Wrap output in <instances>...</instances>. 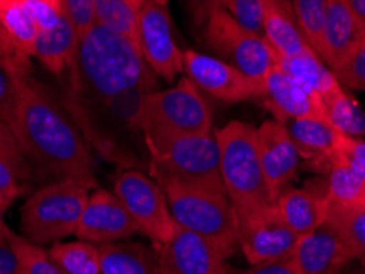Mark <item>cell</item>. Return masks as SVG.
Returning <instances> with one entry per match:
<instances>
[{
    "mask_svg": "<svg viewBox=\"0 0 365 274\" xmlns=\"http://www.w3.org/2000/svg\"><path fill=\"white\" fill-rule=\"evenodd\" d=\"M29 76H20L12 69L0 64V122L15 133L19 120L21 99V80Z\"/></svg>",
    "mask_w": 365,
    "mask_h": 274,
    "instance_id": "obj_33",
    "label": "cell"
},
{
    "mask_svg": "<svg viewBox=\"0 0 365 274\" xmlns=\"http://www.w3.org/2000/svg\"><path fill=\"white\" fill-rule=\"evenodd\" d=\"M71 74L74 88L102 105L132 90H158V76L145 63L135 43L98 21L79 40Z\"/></svg>",
    "mask_w": 365,
    "mask_h": 274,
    "instance_id": "obj_2",
    "label": "cell"
},
{
    "mask_svg": "<svg viewBox=\"0 0 365 274\" xmlns=\"http://www.w3.org/2000/svg\"><path fill=\"white\" fill-rule=\"evenodd\" d=\"M221 176L237 220L275 204L262 168L257 128L234 120L216 132Z\"/></svg>",
    "mask_w": 365,
    "mask_h": 274,
    "instance_id": "obj_4",
    "label": "cell"
},
{
    "mask_svg": "<svg viewBox=\"0 0 365 274\" xmlns=\"http://www.w3.org/2000/svg\"><path fill=\"white\" fill-rule=\"evenodd\" d=\"M176 225L202 236L224 258L239 248L237 214L227 194L160 182Z\"/></svg>",
    "mask_w": 365,
    "mask_h": 274,
    "instance_id": "obj_5",
    "label": "cell"
},
{
    "mask_svg": "<svg viewBox=\"0 0 365 274\" xmlns=\"http://www.w3.org/2000/svg\"><path fill=\"white\" fill-rule=\"evenodd\" d=\"M0 64L12 69L14 73L20 74V76H30V58L24 55V53L14 45V41L9 38V35L5 33L2 26H0Z\"/></svg>",
    "mask_w": 365,
    "mask_h": 274,
    "instance_id": "obj_39",
    "label": "cell"
},
{
    "mask_svg": "<svg viewBox=\"0 0 365 274\" xmlns=\"http://www.w3.org/2000/svg\"><path fill=\"white\" fill-rule=\"evenodd\" d=\"M15 138L25 157L34 158L60 179H71L96 189L93 159L61 107L29 78L21 80V99Z\"/></svg>",
    "mask_w": 365,
    "mask_h": 274,
    "instance_id": "obj_1",
    "label": "cell"
},
{
    "mask_svg": "<svg viewBox=\"0 0 365 274\" xmlns=\"http://www.w3.org/2000/svg\"><path fill=\"white\" fill-rule=\"evenodd\" d=\"M264 38L278 56L313 51L299 28L292 0H264Z\"/></svg>",
    "mask_w": 365,
    "mask_h": 274,
    "instance_id": "obj_21",
    "label": "cell"
},
{
    "mask_svg": "<svg viewBox=\"0 0 365 274\" xmlns=\"http://www.w3.org/2000/svg\"><path fill=\"white\" fill-rule=\"evenodd\" d=\"M101 271L104 274H160L158 248L142 243H102Z\"/></svg>",
    "mask_w": 365,
    "mask_h": 274,
    "instance_id": "obj_24",
    "label": "cell"
},
{
    "mask_svg": "<svg viewBox=\"0 0 365 274\" xmlns=\"http://www.w3.org/2000/svg\"><path fill=\"white\" fill-rule=\"evenodd\" d=\"M89 191L71 179H60L36 191L21 207V230L26 238L45 245L76 233Z\"/></svg>",
    "mask_w": 365,
    "mask_h": 274,
    "instance_id": "obj_7",
    "label": "cell"
},
{
    "mask_svg": "<svg viewBox=\"0 0 365 274\" xmlns=\"http://www.w3.org/2000/svg\"><path fill=\"white\" fill-rule=\"evenodd\" d=\"M0 26L24 55H35L40 30L20 0H0Z\"/></svg>",
    "mask_w": 365,
    "mask_h": 274,
    "instance_id": "obj_27",
    "label": "cell"
},
{
    "mask_svg": "<svg viewBox=\"0 0 365 274\" xmlns=\"http://www.w3.org/2000/svg\"><path fill=\"white\" fill-rule=\"evenodd\" d=\"M96 0H61L64 15L71 21L79 40L93 28L96 23L94 15Z\"/></svg>",
    "mask_w": 365,
    "mask_h": 274,
    "instance_id": "obj_37",
    "label": "cell"
},
{
    "mask_svg": "<svg viewBox=\"0 0 365 274\" xmlns=\"http://www.w3.org/2000/svg\"><path fill=\"white\" fill-rule=\"evenodd\" d=\"M114 194L135 220L140 232L160 248L176 227L165 191L152 177L138 171H123L115 179Z\"/></svg>",
    "mask_w": 365,
    "mask_h": 274,
    "instance_id": "obj_9",
    "label": "cell"
},
{
    "mask_svg": "<svg viewBox=\"0 0 365 274\" xmlns=\"http://www.w3.org/2000/svg\"><path fill=\"white\" fill-rule=\"evenodd\" d=\"M334 76L342 88L351 90H365V33L354 46L351 55L337 68Z\"/></svg>",
    "mask_w": 365,
    "mask_h": 274,
    "instance_id": "obj_34",
    "label": "cell"
},
{
    "mask_svg": "<svg viewBox=\"0 0 365 274\" xmlns=\"http://www.w3.org/2000/svg\"><path fill=\"white\" fill-rule=\"evenodd\" d=\"M326 222L339 230L352 251L354 260L365 268V207L359 211H342L329 206Z\"/></svg>",
    "mask_w": 365,
    "mask_h": 274,
    "instance_id": "obj_32",
    "label": "cell"
},
{
    "mask_svg": "<svg viewBox=\"0 0 365 274\" xmlns=\"http://www.w3.org/2000/svg\"><path fill=\"white\" fill-rule=\"evenodd\" d=\"M326 197L331 207L359 211L365 207V182L337 149L326 173Z\"/></svg>",
    "mask_w": 365,
    "mask_h": 274,
    "instance_id": "obj_25",
    "label": "cell"
},
{
    "mask_svg": "<svg viewBox=\"0 0 365 274\" xmlns=\"http://www.w3.org/2000/svg\"><path fill=\"white\" fill-rule=\"evenodd\" d=\"M140 232L135 220L123 207L114 192L96 189L89 194L76 230L78 238L94 245L114 243V241L132 238Z\"/></svg>",
    "mask_w": 365,
    "mask_h": 274,
    "instance_id": "obj_14",
    "label": "cell"
},
{
    "mask_svg": "<svg viewBox=\"0 0 365 274\" xmlns=\"http://www.w3.org/2000/svg\"><path fill=\"white\" fill-rule=\"evenodd\" d=\"M79 36L66 15H63L58 25L51 30L40 31L35 45V55L38 61L53 74L73 71L76 64Z\"/></svg>",
    "mask_w": 365,
    "mask_h": 274,
    "instance_id": "obj_22",
    "label": "cell"
},
{
    "mask_svg": "<svg viewBox=\"0 0 365 274\" xmlns=\"http://www.w3.org/2000/svg\"><path fill=\"white\" fill-rule=\"evenodd\" d=\"M0 157L5 158L10 164L14 166L21 179H25L29 174V168H26L25 153L21 149L20 143L12 133V130L7 125L0 122Z\"/></svg>",
    "mask_w": 365,
    "mask_h": 274,
    "instance_id": "obj_38",
    "label": "cell"
},
{
    "mask_svg": "<svg viewBox=\"0 0 365 274\" xmlns=\"http://www.w3.org/2000/svg\"><path fill=\"white\" fill-rule=\"evenodd\" d=\"M21 177L7 159L0 157V209L5 212L21 194Z\"/></svg>",
    "mask_w": 365,
    "mask_h": 274,
    "instance_id": "obj_40",
    "label": "cell"
},
{
    "mask_svg": "<svg viewBox=\"0 0 365 274\" xmlns=\"http://www.w3.org/2000/svg\"><path fill=\"white\" fill-rule=\"evenodd\" d=\"M96 21L138 46V12L127 0H96Z\"/></svg>",
    "mask_w": 365,
    "mask_h": 274,
    "instance_id": "obj_29",
    "label": "cell"
},
{
    "mask_svg": "<svg viewBox=\"0 0 365 274\" xmlns=\"http://www.w3.org/2000/svg\"><path fill=\"white\" fill-rule=\"evenodd\" d=\"M264 104L275 120L287 123L298 118H323L324 109L319 99L311 95L292 78H288L280 68L275 66L264 78Z\"/></svg>",
    "mask_w": 365,
    "mask_h": 274,
    "instance_id": "obj_17",
    "label": "cell"
},
{
    "mask_svg": "<svg viewBox=\"0 0 365 274\" xmlns=\"http://www.w3.org/2000/svg\"><path fill=\"white\" fill-rule=\"evenodd\" d=\"M294 15L306 41L324 61V23L327 0H292Z\"/></svg>",
    "mask_w": 365,
    "mask_h": 274,
    "instance_id": "obj_30",
    "label": "cell"
},
{
    "mask_svg": "<svg viewBox=\"0 0 365 274\" xmlns=\"http://www.w3.org/2000/svg\"><path fill=\"white\" fill-rule=\"evenodd\" d=\"M155 2L162 4V5H168V0H155Z\"/></svg>",
    "mask_w": 365,
    "mask_h": 274,
    "instance_id": "obj_49",
    "label": "cell"
},
{
    "mask_svg": "<svg viewBox=\"0 0 365 274\" xmlns=\"http://www.w3.org/2000/svg\"><path fill=\"white\" fill-rule=\"evenodd\" d=\"M182 73L197 89L222 100L240 104L264 98V79L249 78L232 64L202 53L182 51Z\"/></svg>",
    "mask_w": 365,
    "mask_h": 274,
    "instance_id": "obj_10",
    "label": "cell"
},
{
    "mask_svg": "<svg viewBox=\"0 0 365 274\" xmlns=\"http://www.w3.org/2000/svg\"><path fill=\"white\" fill-rule=\"evenodd\" d=\"M138 50L148 68L166 83L182 73V51L175 41L166 5L145 0L138 10Z\"/></svg>",
    "mask_w": 365,
    "mask_h": 274,
    "instance_id": "obj_11",
    "label": "cell"
},
{
    "mask_svg": "<svg viewBox=\"0 0 365 274\" xmlns=\"http://www.w3.org/2000/svg\"><path fill=\"white\" fill-rule=\"evenodd\" d=\"M239 248L250 265L284 260L293 255L298 236L282 218L275 204L237 220Z\"/></svg>",
    "mask_w": 365,
    "mask_h": 274,
    "instance_id": "obj_12",
    "label": "cell"
},
{
    "mask_svg": "<svg viewBox=\"0 0 365 274\" xmlns=\"http://www.w3.org/2000/svg\"><path fill=\"white\" fill-rule=\"evenodd\" d=\"M12 232L4 222V211L0 209V246H9V238Z\"/></svg>",
    "mask_w": 365,
    "mask_h": 274,
    "instance_id": "obj_46",
    "label": "cell"
},
{
    "mask_svg": "<svg viewBox=\"0 0 365 274\" xmlns=\"http://www.w3.org/2000/svg\"><path fill=\"white\" fill-rule=\"evenodd\" d=\"M347 4L352 9V12L357 15L359 20L365 25V0H347Z\"/></svg>",
    "mask_w": 365,
    "mask_h": 274,
    "instance_id": "obj_45",
    "label": "cell"
},
{
    "mask_svg": "<svg viewBox=\"0 0 365 274\" xmlns=\"http://www.w3.org/2000/svg\"><path fill=\"white\" fill-rule=\"evenodd\" d=\"M150 153V174L158 182L225 194L219 144L207 135H143Z\"/></svg>",
    "mask_w": 365,
    "mask_h": 274,
    "instance_id": "obj_3",
    "label": "cell"
},
{
    "mask_svg": "<svg viewBox=\"0 0 365 274\" xmlns=\"http://www.w3.org/2000/svg\"><path fill=\"white\" fill-rule=\"evenodd\" d=\"M292 260L298 274H342L356 261L344 236L329 222L299 236Z\"/></svg>",
    "mask_w": 365,
    "mask_h": 274,
    "instance_id": "obj_15",
    "label": "cell"
},
{
    "mask_svg": "<svg viewBox=\"0 0 365 274\" xmlns=\"http://www.w3.org/2000/svg\"><path fill=\"white\" fill-rule=\"evenodd\" d=\"M275 206L282 218L297 233L298 238L319 228L326 222L327 212H329L326 189L323 192H316L287 187L278 196Z\"/></svg>",
    "mask_w": 365,
    "mask_h": 274,
    "instance_id": "obj_20",
    "label": "cell"
},
{
    "mask_svg": "<svg viewBox=\"0 0 365 274\" xmlns=\"http://www.w3.org/2000/svg\"><path fill=\"white\" fill-rule=\"evenodd\" d=\"M38 30H51L64 15L61 0H20Z\"/></svg>",
    "mask_w": 365,
    "mask_h": 274,
    "instance_id": "obj_36",
    "label": "cell"
},
{
    "mask_svg": "<svg viewBox=\"0 0 365 274\" xmlns=\"http://www.w3.org/2000/svg\"><path fill=\"white\" fill-rule=\"evenodd\" d=\"M326 122L342 135L365 139V112L359 102L341 88L323 99Z\"/></svg>",
    "mask_w": 365,
    "mask_h": 274,
    "instance_id": "obj_26",
    "label": "cell"
},
{
    "mask_svg": "<svg viewBox=\"0 0 365 274\" xmlns=\"http://www.w3.org/2000/svg\"><path fill=\"white\" fill-rule=\"evenodd\" d=\"M230 274H298L297 268H294V263L292 256L284 258V260H277V261H267V263H259V265H252V268L244 271H234Z\"/></svg>",
    "mask_w": 365,
    "mask_h": 274,
    "instance_id": "obj_42",
    "label": "cell"
},
{
    "mask_svg": "<svg viewBox=\"0 0 365 274\" xmlns=\"http://www.w3.org/2000/svg\"><path fill=\"white\" fill-rule=\"evenodd\" d=\"M0 274H17V260L10 246H0Z\"/></svg>",
    "mask_w": 365,
    "mask_h": 274,
    "instance_id": "obj_44",
    "label": "cell"
},
{
    "mask_svg": "<svg viewBox=\"0 0 365 274\" xmlns=\"http://www.w3.org/2000/svg\"><path fill=\"white\" fill-rule=\"evenodd\" d=\"M101 274H104V273H101Z\"/></svg>",
    "mask_w": 365,
    "mask_h": 274,
    "instance_id": "obj_50",
    "label": "cell"
},
{
    "mask_svg": "<svg viewBox=\"0 0 365 274\" xmlns=\"http://www.w3.org/2000/svg\"><path fill=\"white\" fill-rule=\"evenodd\" d=\"M225 0H186L191 17L197 26L206 25L209 17L219 9H224Z\"/></svg>",
    "mask_w": 365,
    "mask_h": 274,
    "instance_id": "obj_43",
    "label": "cell"
},
{
    "mask_svg": "<svg viewBox=\"0 0 365 274\" xmlns=\"http://www.w3.org/2000/svg\"><path fill=\"white\" fill-rule=\"evenodd\" d=\"M364 33L365 25L352 12L347 0H327L324 23V63L332 74L351 55L354 46L361 41Z\"/></svg>",
    "mask_w": 365,
    "mask_h": 274,
    "instance_id": "obj_19",
    "label": "cell"
},
{
    "mask_svg": "<svg viewBox=\"0 0 365 274\" xmlns=\"http://www.w3.org/2000/svg\"><path fill=\"white\" fill-rule=\"evenodd\" d=\"M337 149L344 154L349 164L365 182V139L339 133L337 135Z\"/></svg>",
    "mask_w": 365,
    "mask_h": 274,
    "instance_id": "obj_41",
    "label": "cell"
},
{
    "mask_svg": "<svg viewBox=\"0 0 365 274\" xmlns=\"http://www.w3.org/2000/svg\"><path fill=\"white\" fill-rule=\"evenodd\" d=\"M160 274H230L216 246L202 236L176 225L173 233L158 248Z\"/></svg>",
    "mask_w": 365,
    "mask_h": 274,
    "instance_id": "obj_13",
    "label": "cell"
},
{
    "mask_svg": "<svg viewBox=\"0 0 365 274\" xmlns=\"http://www.w3.org/2000/svg\"><path fill=\"white\" fill-rule=\"evenodd\" d=\"M204 40L222 61L232 64L249 78L264 79L278 66V55L264 36L252 33L225 9L214 12L204 25Z\"/></svg>",
    "mask_w": 365,
    "mask_h": 274,
    "instance_id": "obj_8",
    "label": "cell"
},
{
    "mask_svg": "<svg viewBox=\"0 0 365 274\" xmlns=\"http://www.w3.org/2000/svg\"><path fill=\"white\" fill-rule=\"evenodd\" d=\"M50 256L66 274H101L99 246L89 241H69L55 243Z\"/></svg>",
    "mask_w": 365,
    "mask_h": 274,
    "instance_id": "obj_28",
    "label": "cell"
},
{
    "mask_svg": "<svg viewBox=\"0 0 365 274\" xmlns=\"http://www.w3.org/2000/svg\"><path fill=\"white\" fill-rule=\"evenodd\" d=\"M224 9L245 30L264 36V0H225Z\"/></svg>",
    "mask_w": 365,
    "mask_h": 274,
    "instance_id": "obj_35",
    "label": "cell"
},
{
    "mask_svg": "<svg viewBox=\"0 0 365 274\" xmlns=\"http://www.w3.org/2000/svg\"><path fill=\"white\" fill-rule=\"evenodd\" d=\"M9 246L17 260V274H66L40 245L12 232Z\"/></svg>",
    "mask_w": 365,
    "mask_h": 274,
    "instance_id": "obj_31",
    "label": "cell"
},
{
    "mask_svg": "<svg viewBox=\"0 0 365 274\" xmlns=\"http://www.w3.org/2000/svg\"><path fill=\"white\" fill-rule=\"evenodd\" d=\"M142 135H207L212 112L204 95L187 78L175 88L145 94L130 123Z\"/></svg>",
    "mask_w": 365,
    "mask_h": 274,
    "instance_id": "obj_6",
    "label": "cell"
},
{
    "mask_svg": "<svg viewBox=\"0 0 365 274\" xmlns=\"http://www.w3.org/2000/svg\"><path fill=\"white\" fill-rule=\"evenodd\" d=\"M257 143H259L267 186L273 201H277L278 196L297 179L302 158L289 138L284 123L275 118L264 122L257 128Z\"/></svg>",
    "mask_w": 365,
    "mask_h": 274,
    "instance_id": "obj_16",
    "label": "cell"
},
{
    "mask_svg": "<svg viewBox=\"0 0 365 274\" xmlns=\"http://www.w3.org/2000/svg\"><path fill=\"white\" fill-rule=\"evenodd\" d=\"M278 68L298 83L311 95L321 100L341 88L339 80L326 63L314 51L299 53L293 56H278Z\"/></svg>",
    "mask_w": 365,
    "mask_h": 274,
    "instance_id": "obj_23",
    "label": "cell"
},
{
    "mask_svg": "<svg viewBox=\"0 0 365 274\" xmlns=\"http://www.w3.org/2000/svg\"><path fill=\"white\" fill-rule=\"evenodd\" d=\"M342 274H365V268H362L361 265H357V266L349 265Z\"/></svg>",
    "mask_w": 365,
    "mask_h": 274,
    "instance_id": "obj_47",
    "label": "cell"
},
{
    "mask_svg": "<svg viewBox=\"0 0 365 274\" xmlns=\"http://www.w3.org/2000/svg\"><path fill=\"white\" fill-rule=\"evenodd\" d=\"M127 2H128V4H130V5H132V7H133V9H135V10H137V12H138V10H140V7H142V5L145 4V0H127Z\"/></svg>",
    "mask_w": 365,
    "mask_h": 274,
    "instance_id": "obj_48",
    "label": "cell"
},
{
    "mask_svg": "<svg viewBox=\"0 0 365 274\" xmlns=\"http://www.w3.org/2000/svg\"><path fill=\"white\" fill-rule=\"evenodd\" d=\"M304 168L326 176L337 152V135L323 118H298L284 123Z\"/></svg>",
    "mask_w": 365,
    "mask_h": 274,
    "instance_id": "obj_18",
    "label": "cell"
}]
</instances>
